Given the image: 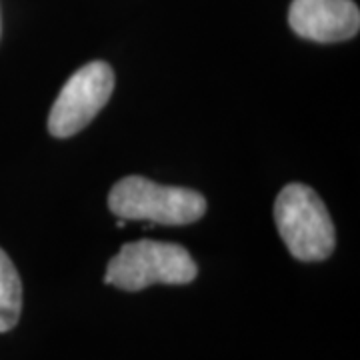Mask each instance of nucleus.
I'll return each instance as SVG.
<instances>
[{"label":"nucleus","instance_id":"f257e3e1","mask_svg":"<svg viewBox=\"0 0 360 360\" xmlns=\"http://www.w3.org/2000/svg\"><path fill=\"white\" fill-rule=\"evenodd\" d=\"M274 220L288 252L302 262H321L333 255L335 224L321 196L307 184L284 186L274 202Z\"/></svg>","mask_w":360,"mask_h":360},{"label":"nucleus","instance_id":"f03ea898","mask_svg":"<svg viewBox=\"0 0 360 360\" xmlns=\"http://www.w3.org/2000/svg\"><path fill=\"white\" fill-rule=\"evenodd\" d=\"M108 206L118 219L148 220L167 226L193 224L206 212V200L200 193L162 186L144 176L118 180L108 194Z\"/></svg>","mask_w":360,"mask_h":360},{"label":"nucleus","instance_id":"7ed1b4c3","mask_svg":"<svg viewBox=\"0 0 360 360\" xmlns=\"http://www.w3.org/2000/svg\"><path fill=\"white\" fill-rule=\"evenodd\" d=\"M198 274L196 262L184 246L156 240L124 245L110 258L104 283L139 292L153 284H188Z\"/></svg>","mask_w":360,"mask_h":360},{"label":"nucleus","instance_id":"20e7f679","mask_svg":"<svg viewBox=\"0 0 360 360\" xmlns=\"http://www.w3.org/2000/svg\"><path fill=\"white\" fill-rule=\"evenodd\" d=\"M115 90L112 68L94 60L78 68L65 82L49 115V132L56 139H68L86 129L103 110Z\"/></svg>","mask_w":360,"mask_h":360},{"label":"nucleus","instance_id":"39448f33","mask_svg":"<svg viewBox=\"0 0 360 360\" xmlns=\"http://www.w3.org/2000/svg\"><path fill=\"white\" fill-rule=\"evenodd\" d=\"M288 25L302 39L342 42L359 32L360 13L352 0H292Z\"/></svg>","mask_w":360,"mask_h":360},{"label":"nucleus","instance_id":"423d86ee","mask_svg":"<svg viewBox=\"0 0 360 360\" xmlns=\"http://www.w3.org/2000/svg\"><path fill=\"white\" fill-rule=\"evenodd\" d=\"M22 310V284L13 260L0 248V333L16 326Z\"/></svg>","mask_w":360,"mask_h":360}]
</instances>
